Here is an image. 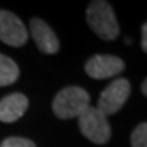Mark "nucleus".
<instances>
[{
  "instance_id": "nucleus-1",
  "label": "nucleus",
  "mask_w": 147,
  "mask_h": 147,
  "mask_svg": "<svg viewBox=\"0 0 147 147\" xmlns=\"http://www.w3.org/2000/svg\"><path fill=\"white\" fill-rule=\"evenodd\" d=\"M86 22L90 29L105 41H113L120 34V26L115 10L108 1H91L86 10Z\"/></svg>"
},
{
  "instance_id": "nucleus-2",
  "label": "nucleus",
  "mask_w": 147,
  "mask_h": 147,
  "mask_svg": "<svg viewBox=\"0 0 147 147\" xmlns=\"http://www.w3.org/2000/svg\"><path fill=\"white\" fill-rule=\"evenodd\" d=\"M90 106L89 93L79 86H67L59 91L53 98L52 110L61 120L79 117L80 113Z\"/></svg>"
},
{
  "instance_id": "nucleus-3",
  "label": "nucleus",
  "mask_w": 147,
  "mask_h": 147,
  "mask_svg": "<svg viewBox=\"0 0 147 147\" xmlns=\"http://www.w3.org/2000/svg\"><path fill=\"white\" fill-rule=\"evenodd\" d=\"M78 125L82 135L95 144H106L112 138V128L108 117L95 106H89L79 115Z\"/></svg>"
},
{
  "instance_id": "nucleus-4",
  "label": "nucleus",
  "mask_w": 147,
  "mask_h": 147,
  "mask_svg": "<svg viewBox=\"0 0 147 147\" xmlns=\"http://www.w3.org/2000/svg\"><path fill=\"white\" fill-rule=\"evenodd\" d=\"M131 95V83L125 78H119L113 80L112 83L101 93L98 98L97 109L108 116L116 115L119 110L124 106L127 100Z\"/></svg>"
},
{
  "instance_id": "nucleus-5",
  "label": "nucleus",
  "mask_w": 147,
  "mask_h": 147,
  "mask_svg": "<svg viewBox=\"0 0 147 147\" xmlns=\"http://www.w3.org/2000/svg\"><path fill=\"white\" fill-rule=\"evenodd\" d=\"M29 40V33L19 16L0 10V41L12 48H21Z\"/></svg>"
},
{
  "instance_id": "nucleus-6",
  "label": "nucleus",
  "mask_w": 147,
  "mask_h": 147,
  "mask_svg": "<svg viewBox=\"0 0 147 147\" xmlns=\"http://www.w3.org/2000/svg\"><path fill=\"white\" fill-rule=\"evenodd\" d=\"M125 68V64L113 55H94L84 64V71L93 79H108L120 75Z\"/></svg>"
},
{
  "instance_id": "nucleus-7",
  "label": "nucleus",
  "mask_w": 147,
  "mask_h": 147,
  "mask_svg": "<svg viewBox=\"0 0 147 147\" xmlns=\"http://www.w3.org/2000/svg\"><path fill=\"white\" fill-rule=\"evenodd\" d=\"M30 33L38 51L45 55H55L60 49V42L52 27L41 18L30 19Z\"/></svg>"
},
{
  "instance_id": "nucleus-8",
  "label": "nucleus",
  "mask_w": 147,
  "mask_h": 147,
  "mask_svg": "<svg viewBox=\"0 0 147 147\" xmlns=\"http://www.w3.org/2000/svg\"><path fill=\"white\" fill-rule=\"evenodd\" d=\"M29 108V98L22 93H11L0 100V121L15 123L26 113Z\"/></svg>"
},
{
  "instance_id": "nucleus-9",
  "label": "nucleus",
  "mask_w": 147,
  "mask_h": 147,
  "mask_svg": "<svg viewBox=\"0 0 147 147\" xmlns=\"http://www.w3.org/2000/svg\"><path fill=\"white\" fill-rule=\"evenodd\" d=\"M19 78V67L11 57L0 53V87L15 83Z\"/></svg>"
},
{
  "instance_id": "nucleus-10",
  "label": "nucleus",
  "mask_w": 147,
  "mask_h": 147,
  "mask_svg": "<svg viewBox=\"0 0 147 147\" xmlns=\"http://www.w3.org/2000/svg\"><path fill=\"white\" fill-rule=\"evenodd\" d=\"M131 146L132 147H147V124L140 123L131 134Z\"/></svg>"
},
{
  "instance_id": "nucleus-11",
  "label": "nucleus",
  "mask_w": 147,
  "mask_h": 147,
  "mask_svg": "<svg viewBox=\"0 0 147 147\" xmlns=\"http://www.w3.org/2000/svg\"><path fill=\"white\" fill-rule=\"evenodd\" d=\"M0 147H37V146L33 140L26 139V138L10 136L5 138L4 140L0 143Z\"/></svg>"
},
{
  "instance_id": "nucleus-12",
  "label": "nucleus",
  "mask_w": 147,
  "mask_h": 147,
  "mask_svg": "<svg viewBox=\"0 0 147 147\" xmlns=\"http://www.w3.org/2000/svg\"><path fill=\"white\" fill-rule=\"evenodd\" d=\"M142 49L143 52H147V23H143L142 26Z\"/></svg>"
},
{
  "instance_id": "nucleus-13",
  "label": "nucleus",
  "mask_w": 147,
  "mask_h": 147,
  "mask_svg": "<svg viewBox=\"0 0 147 147\" xmlns=\"http://www.w3.org/2000/svg\"><path fill=\"white\" fill-rule=\"evenodd\" d=\"M140 89H142V93L144 97H147V79H144L142 82V86H140Z\"/></svg>"
}]
</instances>
